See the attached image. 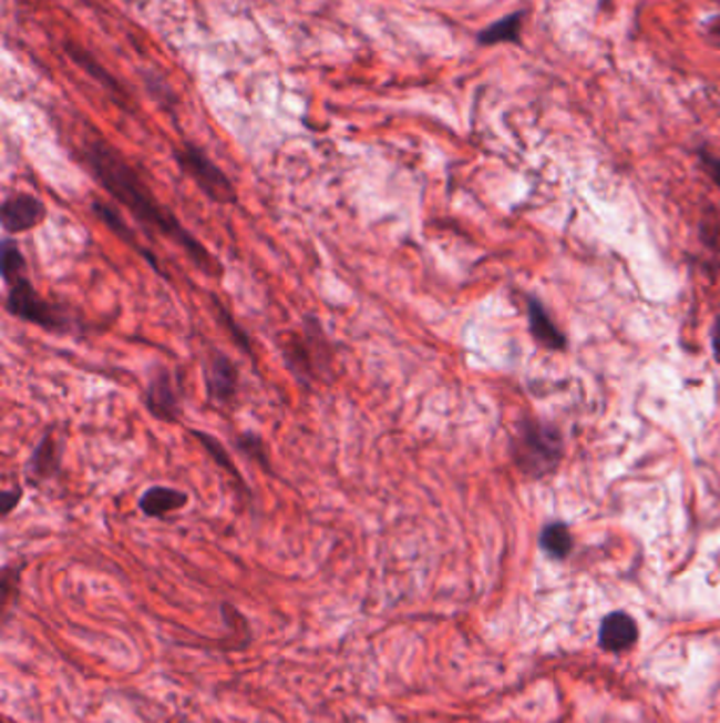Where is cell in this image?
<instances>
[{
  "label": "cell",
  "mask_w": 720,
  "mask_h": 723,
  "mask_svg": "<svg viewBox=\"0 0 720 723\" xmlns=\"http://www.w3.org/2000/svg\"><path fill=\"white\" fill-rule=\"evenodd\" d=\"M79 157L90 170L95 182L106 193H111L119 204L125 205L148 235L158 233L172 240L199 272L216 279L223 277L225 267L220 265V261L205 248L186 226L182 225L167 205L158 202L157 195L140 176V172L114 149L106 138L97 134L83 138Z\"/></svg>",
  "instance_id": "obj_1"
},
{
  "label": "cell",
  "mask_w": 720,
  "mask_h": 723,
  "mask_svg": "<svg viewBox=\"0 0 720 723\" xmlns=\"http://www.w3.org/2000/svg\"><path fill=\"white\" fill-rule=\"evenodd\" d=\"M514 459L524 475L535 478L549 475L563 459V438L549 426L528 421L516 434Z\"/></svg>",
  "instance_id": "obj_3"
},
{
  "label": "cell",
  "mask_w": 720,
  "mask_h": 723,
  "mask_svg": "<svg viewBox=\"0 0 720 723\" xmlns=\"http://www.w3.org/2000/svg\"><path fill=\"white\" fill-rule=\"evenodd\" d=\"M638 641V624L626 611H613L605 615L598 631V643L608 654L630 652Z\"/></svg>",
  "instance_id": "obj_9"
},
{
  "label": "cell",
  "mask_w": 720,
  "mask_h": 723,
  "mask_svg": "<svg viewBox=\"0 0 720 723\" xmlns=\"http://www.w3.org/2000/svg\"><path fill=\"white\" fill-rule=\"evenodd\" d=\"M60 470H62V447L55 434L47 431L25 464V476L32 485H43L60 476Z\"/></svg>",
  "instance_id": "obj_10"
},
{
  "label": "cell",
  "mask_w": 720,
  "mask_h": 723,
  "mask_svg": "<svg viewBox=\"0 0 720 723\" xmlns=\"http://www.w3.org/2000/svg\"><path fill=\"white\" fill-rule=\"evenodd\" d=\"M20 499H22V489H18V487L2 491L0 493V501H2L0 512H2V517H9L13 512V508L20 503Z\"/></svg>",
  "instance_id": "obj_22"
},
{
  "label": "cell",
  "mask_w": 720,
  "mask_h": 723,
  "mask_svg": "<svg viewBox=\"0 0 720 723\" xmlns=\"http://www.w3.org/2000/svg\"><path fill=\"white\" fill-rule=\"evenodd\" d=\"M212 303H214V314L218 317V322H220L226 330H228V335L235 339V343H237V345H239L248 356L254 358V347H251V340H249L248 335L244 333V328L233 319V316L228 314V309H226L225 305L218 301L216 294L212 296Z\"/></svg>",
  "instance_id": "obj_20"
},
{
  "label": "cell",
  "mask_w": 720,
  "mask_h": 723,
  "mask_svg": "<svg viewBox=\"0 0 720 723\" xmlns=\"http://www.w3.org/2000/svg\"><path fill=\"white\" fill-rule=\"evenodd\" d=\"M47 218V205L30 193L9 195L0 207V221L9 233H28Z\"/></svg>",
  "instance_id": "obj_8"
},
{
  "label": "cell",
  "mask_w": 720,
  "mask_h": 723,
  "mask_svg": "<svg viewBox=\"0 0 720 723\" xmlns=\"http://www.w3.org/2000/svg\"><path fill=\"white\" fill-rule=\"evenodd\" d=\"M186 503H188V493H184L181 489H174V487L155 485L140 496L137 508L148 519H167L169 515L182 510Z\"/></svg>",
  "instance_id": "obj_12"
},
{
  "label": "cell",
  "mask_w": 720,
  "mask_h": 723,
  "mask_svg": "<svg viewBox=\"0 0 720 723\" xmlns=\"http://www.w3.org/2000/svg\"><path fill=\"white\" fill-rule=\"evenodd\" d=\"M699 159H701L706 172H708V174H710V176L714 179V182L720 186V159L710 155L708 151H699Z\"/></svg>",
  "instance_id": "obj_24"
},
{
  "label": "cell",
  "mask_w": 720,
  "mask_h": 723,
  "mask_svg": "<svg viewBox=\"0 0 720 723\" xmlns=\"http://www.w3.org/2000/svg\"><path fill=\"white\" fill-rule=\"evenodd\" d=\"M144 403L148 413L163 424H178L182 417L181 398L178 391L174 387V379L172 373L163 366H158L155 375L151 377L148 387H146V396Z\"/></svg>",
  "instance_id": "obj_7"
},
{
  "label": "cell",
  "mask_w": 720,
  "mask_h": 723,
  "mask_svg": "<svg viewBox=\"0 0 720 723\" xmlns=\"http://www.w3.org/2000/svg\"><path fill=\"white\" fill-rule=\"evenodd\" d=\"M174 159L191 181L199 186L203 195L214 204H237V189L233 181L226 176L225 170L218 167L202 146L184 140L178 149H174Z\"/></svg>",
  "instance_id": "obj_4"
},
{
  "label": "cell",
  "mask_w": 720,
  "mask_h": 723,
  "mask_svg": "<svg viewBox=\"0 0 720 723\" xmlns=\"http://www.w3.org/2000/svg\"><path fill=\"white\" fill-rule=\"evenodd\" d=\"M91 207H93V214H95L104 225L109 226L121 242H125L130 248L140 252V254H142V256H144V258L155 267V272L163 273L161 272V267H158L155 254H151L148 250H144L140 244H137L134 228L125 223V218L114 210L113 205L104 204V202H93Z\"/></svg>",
  "instance_id": "obj_14"
},
{
  "label": "cell",
  "mask_w": 720,
  "mask_h": 723,
  "mask_svg": "<svg viewBox=\"0 0 720 723\" xmlns=\"http://www.w3.org/2000/svg\"><path fill=\"white\" fill-rule=\"evenodd\" d=\"M541 550L554 559V561H563L570 550H573V536L570 529L564 522H549L543 527L539 536Z\"/></svg>",
  "instance_id": "obj_17"
},
{
  "label": "cell",
  "mask_w": 720,
  "mask_h": 723,
  "mask_svg": "<svg viewBox=\"0 0 720 723\" xmlns=\"http://www.w3.org/2000/svg\"><path fill=\"white\" fill-rule=\"evenodd\" d=\"M524 18H526V11H516V13H510V16L501 18V20H496L495 23L482 28L477 32V45L493 47L501 45V43H516V45H520Z\"/></svg>",
  "instance_id": "obj_15"
},
{
  "label": "cell",
  "mask_w": 720,
  "mask_h": 723,
  "mask_svg": "<svg viewBox=\"0 0 720 723\" xmlns=\"http://www.w3.org/2000/svg\"><path fill=\"white\" fill-rule=\"evenodd\" d=\"M64 51H66L68 58H70L79 69L85 70L93 81H97L104 90L113 95L116 104H121L123 109H130L127 102H130L132 98H130L127 90H125V88L114 79L109 70L104 69V67H102V64L91 55L88 49H83V47L76 45V43H72V41H66V43H64Z\"/></svg>",
  "instance_id": "obj_11"
},
{
  "label": "cell",
  "mask_w": 720,
  "mask_h": 723,
  "mask_svg": "<svg viewBox=\"0 0 720 723\" xmlns=\"http://www.w3.org/2000/svg\"><path fill=\"white\" fill-rule=\"evenodd\" d=\"M526 309H528V324H531V335L537 343L547 349L563 352L566 347V337L558 330V326L552 322L547 309L541 305L539 298L528 296L526 298Z\"/></svg>",
  "instance_id": "obj_13"
},
{
  "label": "cell",
  "mask_w": 720,
  "mask_h": 723,
  "mask_svg": "<svg viewBox=\"0 0 720 723\" xmlns=\"http://www.w3.org/2000/svg\"><path fill=\"white\" fill-rule=\"evenodd\" d=\"M144 85L157 102H161L167 111L174 113V109L178 104V95L174 93V90L169 88V83L161 74H157L155 70H146L144 72Z\"/></svg>",
  "instance_id": "obj_21"
},
{
  "label": "cell",
  "mask_w": 720,
  "mask_h": 723,
  "mask_svg": "<svg viewBox=\"0 0 720 723\" xmlns=\"http://www.w3.org/2000/svg\"><path fill=\"white\" fill-rule=\"evenodd\" d=\"M235 447H237V451L241 452L244 457H248L249 461L258 464L267 475L272 472L269 449H267L265 440L258 434H254V431H241V434H237L235 436Z\"/></svg>",
  "instance_id": "obj_19"
},
{
  "label": "cell",
  "mask_w": 720,
  "mask_h": 723,
  "mask_svg": "<svg viewBox=\"0 0 720 723\" xmlns=\"http://www.w3.org/2000/svg\"><path fill=\"white\" fill-rule=\"evenodd\" d=\"M191 436L197 438V442H199L203 449L207 451V455L216 461V466L223 468L226 475L230 476V478L237 482L239 489H244L246 493H249L248 485H246V480H244V475H241L239 468L233 464V459H230V455L226 451L225 445H223L218 438H214L212 434H205V431L202 430H191Z\"/></svg>",
  "instance_id": "obj_16"
},
{
  "label": "cell",
  "mask_w": 720,
  "mask_h": 723,
  "mask_svg": "<svg viewBox=\"0 0 720 723\" xmlns=\"http://www.w3.org/2000/svg\"><path fill=\"white\" fill-rule=\"evenodd\" d=\"M279 349L288 370L302 387L311 389L319 381L330 384L335 379V345L313 314L302 317L300 330L284 335Z\"/></svg>",
  "instance_id": "obj_2"
},
{
  "label": "cell",
  "mask_w": 720,
  "mask_h": 723,
  "mask_svg": "<svg viewBox=\"0 0 720 723\" xmlns=\"http://www.w3.org/2000/svg\"><path fill=\"white\" fill-rule=\"evenodd\" d=\"M712 347H714L717 360L720 362V316L717 317V324H714V330H712Z\"/></svg>",
  "instance_id": "obj_25"
},
{
  "label": "cell",
  "mask_w": 720,
  "mask_h": 723,
  "mask_svg": "<svg viewBox=\"0 0 720 723\" xmlns=\"http://www.w3.org/2000/svg\"><path fill=\"white\" fill-rule=\"evenodd\" d=\"M0 272L4 277L7 286L18 284L23 277H28V265H25V256L22 254L20 246L11 240L2 242V250H0Z\"/></svg>",
  "instance_id": "obj_18"
},
{
  "label": "cell",
  "mask_w": 720,
  "mask_h": 723,
  "mask_svg": "<svg viewBox=\"0 0 720 723\" xmlns=\"http://www.w3.org/2000/svg\"><path fill=\"white\" fill-rule=\"evenodd\" d=\"M703 37L712 43V45L720 47V16H712L710 20L703 22Z\"/></svg>",
  "instance_id": "obj_23"
},
{
  "label": "cell",
  "mask_w": 720,
  "mask_h": 723,
  "mask_svg": "<svg viewBox=\"0 0 720 723\" xmlns=\"http://www.w3.org/2000/svg\"><path fill=\"white\" fill-rule=\"evenodd\" d=\"M2 723H16V722H11V720H4V722Z\"/></svg>",
  "instance_id": "obj_26"
},
{
  "label": "cell",
  "mask_w": 720,
  "mask_h": 723,
  "mask_svg": "<svg viewBox=\"0 0 720 723\" xmlns=\"http://www.w3.org/2000/svg\"><path fill=\"white\" fill-rule=\"evenodd\" d=\"M4 307L11 316L28 322V324H34V326H41L49 333L70 330V317L55 303L43 298L39 291L30 284L28 277L9 286Z\"/></svg>",
  "instance_id": "obj_5"
},
{
  "label": "cell",
  "mask_w": 720,
  "mask_h": 723,
  "mask_svg": "<svg viewBox=\"0 0 720 723\" xmlns=\"http://www.w3.org/2000/svg\"><path fill=\"white\" fill-rule=\"evenodd\" d=\"M205 391L212 403L218 407H228L235 403L239 391V368L225 352H212L203 366Z\"/></svg>",
  "instance_id": "obj_6"
}]
</instances>
